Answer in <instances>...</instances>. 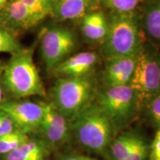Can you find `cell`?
<instances>
[{
  "mask_svg": "<svg viewBox=\"0 0 160 160\" xmlns=\"http://www.w3.org/2000/svg\"><path fill=\"white\" fill-rule=\"evenodd\" d=\"M33 47L12 55L1 75L2 86L15 99L46 97V91L33 61Z\"/></svg>",
  "mask_w": 160,
  "mask_h": 160,
  "instance_id": "obj_1",
  "label": "cell"
},
{
  "mask_svg": "<svg viewBox=\"0 0 160 160\" xmlns=\"http://www.w3.org/2000/svg\"><path fill=\"white\" fill-rule=\"evenodd\" d=\"M97 82L91 76L79 78L58 77L52 87L51 102L70 122L95 102Z\"/></svg>",
  "mask_w": 160,
  "mask_h": 160,
  "instance_id": "obj_2",
  "label": "cell"
},
{
  "mask_svg": "<svg viewBox=\"0 0 160 160\" xmlns=\"http://www.w3.org/2000/svg\"><path fill=\"white\" fill-rule=\"evenodd\" d=\"M71 128L84 148L101 155L109 149L117 131L95 102L71 122Z\"/></svg>",
  "mask_w": 160,
  "mask_h": 160,
  "instance_id": "obj_3",
  "label": "cell"
},
{
  "mask_svg": "<svg viewBox=\"0 0 160 160\" xmlns=\"http://www.w3.org/2000/svg\"><path fill=\"white\" fill-rule=\"evenodd\" d=\"M108 19V31L101 48L105 59L137 56L144 42L136 13L111 12Z\"/></svg>",
  "mask_w": 160,
  "mask_h": 160,
  "instance_id": "obj_4",
  "label": "cell"
},
{
  "mask_svg": "<svg viewBox=\"0 0 160 160\" xmlns=\"http://www.w3.org/2000/svg\"><path fill=\"white\" fill-rule=\"evenodd\" d=\"M130 86L139 111L148 102L160 93V53L151 43L143 42Z\"/></svg>",
  "mask_w": 160,
  "mask_h": 160,
  "instance_id": "obj_5",
  "label": "cell"
},
{
  "mask_svg": "<svg viewBox=\"0 0 160 160\" xmlns=\"http://www.w3.org/2000/svg\"><path fill=\"white\" fill-rule=\"evenodd\" d=\"M95 102L110 118L117 130L131 123L139 111L130 85L102 87L98 90Z\"/></svg>",
  "mask_w": 160,
  "mask_h": 160,
  "instance_id": "obj_6",
  "label": "cell"
},
{
  "mask_svg": "<svg viewBox=\"0 0 160 160\" xmlns=\"http://www.w3.org/2000/svg\"><path fill=\"white\" fill-rule=\"evenodd\" d=\"M56 0H9L0 11L2 27L26 31L51 15Z\"/></svg>",
  "mask_w": 160,
  "mask_h": 160,
  "instance_id": "obj_7",
  "label": "cell"
},
{
  "mask_svg": "<svg viewBox=\"0 0 160 160\" xmlns=\"http://www.w3.org/2000/svg\"><path fill=\"white\" fill-rule=\"evenodd\" d=\"M78 45L77 34L65 26L57 25L44 32L40 40L42 59L49 71L71 56Z\"/></svg>",
  "mask_w": 160,
  "mask_h": 160,
  "instance_id": "obj_8",
  "label": "cell"
},
{
  "mask_svg": "<svg viewBox=\"0 0 160 160\" xmlns=\"http://www.w3.org/2000/svg\"><path fill=\"white\" fill-rule=\"evenodd\" d=\"M0 111L8 115L16 128L20 131L28 134L39 131L43 117L42 102L29 100L4 101L0 105Z\"/></svg>",
  "mask_w": 160,
  "mask_h": 160,
  "instance_id": "obj_9",
  "label": "cell"
},
{
  "mask_svg": "<svg viewBox=\"0 0 160 160\" xmlns=\"http://www.w3.org/2000/svg\"><path fill=\"white\" fill-rule=\"evenodd\" d=\"M43 117L39 131L48 144L61 145L69 139L71 122L59 113L51 102H42Z\"/></svg>",
  "mask_w": 160,
  "mask_h": 160,
  "instance_id": "obj_10",
  "label": "cell"
},
{
  "mask_svg": "<svg viewBox=\"0 0 160 160\" xmlns=\"http://www.w3.org/2000/svg\"><path fill=\"white\" fill-rule=\"evenodd\" d=\"M137 57V55L105 59L102 76L103 87L130 85L135 70Z\"/></svg>",
  "mask_w": 160,
  "mask_h": 160,
  "instance_id": "obj_11",
  "label": "cell"
},
{
  "mask_svg": "<svg viewBox=\"0 0 160 160\" xmlns=\"http://www.w3.org/2000/svg\"><path fill=\"white\" fill-rule=\"evenodd\" d=\"M99 61V55L95 52H81L70 56L58 65L53 71L58 77L62 78L88 77L91 76Z\"/></svg>",
  "mask_w": 160,
  "mask_h": 160,
  "instance_id": "obj_12",
  "label": "cell"
},
{
  "mask_svg": "<svg viewBox=\"0 0 160 160\" xmlns=\"http://www.w3.org/2000/svg\"><path fill=\"white\" fill-rule=\"evenodd\" d=\"M97 2L98 0H56L51 15L60 21H81L86 14L95 11Z\"/></svg>",
  "mask_w": 160,
  "mask_h": 160,
  "instance_id": "obj_13",
  "label": "cell"
},
{
  "mask_svg": "<svg viewBox=\"0 0 160 160\" xmlns=\"http://www.w3.org/2000/svg\"><path fill=\"white\" fill-rule=\"evenodd\" d=\"M81 31L91 43L102 45L108 31V19L102 11H93L81 19Z\"/></svg>",
  "mask_w": 160,
  "mask_h": 160,
  "instance_id": "obj_14",
  "label": "cell"
},
{
  "mask_svg": "<svg viewBox=\"0 0 160 160\" xmlns=\"http://www.w3.org/2000/svg\"><path fill=\"white\" fill-rule=\"evenodd\" d=\"M48 153L47 142L29 139L18 148L4 155L3 160H45Z\"/></svg>",
  "mask_w": 160,
  "mask_h": 160,
  "instance_id": "obj_15",
  "label": "cell"
},
{
  "mask_svg": "<svg viewBox=\"0 0 160 160\" xmlns=\"http://www.w3.org/2000/svg\"><path fill=\"white\" fill-rule=\"evenodd\" d=\"M145 34L153 42L160 43V0L146 10L142 19Z\"/></svg>",
  "mask_w": 160,
  "mask_h": 160,
  "instance_id": "obj_16",
  "label": "cell"
},
{
  "mask_svg": "<svg viewBox=\"0 0 160 160\" xmlns=\"http://www.w3.org/2000/svg\"><path fill=\"white\" fill-rule=\"evenodd\" d=\"M139 135L133 132H125L114 138L109 147L110 155L113 160H125L131 151Z\"/></svg>",
  "mask_w": 160,
  "mask_h": 160,
  "instance_id": "obj_17",
  "label": "cell"
},
{
  "mask_svg": "<svg viewBox=\"0 0 160 160\" xmlns=\"http://www.w3.org/2000/svg\"><path fill=\"white\" fill-rule=\"evenodd\" d=\"M30 139L28 134L19 129L0 137V154L6 155L14 151Z\"/></svg>",
  "mask_w": 160,
  "mask_h": 160,
  "instance_id": "obj_18",
  "label": "cell"
},
{
  "mask_svg": "<svg viewBox=\"0 0 160 160\" xmlns=\"http://www.w3.org/2000/svg\"><path fill=\"white\" fill-rule=\"evenodd\" d=\"M25 48L11 31L0 27V53L13 55Z\"/></svg>",
  "mask_w": 160,
  "mask_h": 160,
  "instance_id": "obj_19",
  "label": "cell"
},
{
  "mask_svg": "<svg viewBox=\"0 0 160 160\" xmlns=\"http://www.w3.org/2000/svg\"><path fill=\"white\" fill-rule=\"evenodd\" d=\"M145 0H98L105 8L114 13L134 12L139 4Z\"/></svg>",
  "mask_w": 160,
  "mask_h": 160,
  "instance_id": "obj_20",
  "label": "cell"
},
{
  "mask_svg": "<svg viewBox=\"0 0 160 160\" xmlns=\"http://www.w3.org/2000/svg\"><path fill=\"white\" fill-rule=\"evenodd\" d=\"M145 119L150 125L156 128H160V93L148 102L142 108Z\"/></svg>",
  "mask_w": 160,
  "mask_h": 160,
  "instance_id": "obj_21",
  "label": "cell"
},
{
  "mask_svg": "<svg viewBox=\"0 0 160 160\" xmlns=\"http://www.w3.org/2000/svg\"><path fill=\"white\" fill-rule=\"evenodd\" d=\"M148 145L143 138L139 136L125 160H148Z\"/></svg>",
  "mask_w": 160,
  "mask_h": 160,
  "instance_id": "obj_22",
  "label": "cell"
},
{
  "mask_svg": "<svg viewBox=\"0 0 160 160\" xmlns=\"http://www.w3.org/2000/svg\"><path fill=\"white\" fill-rule=\"evenodd\" d=\"M16 126L8 115L0 111V137L14 131Z\"/></svg>",
  "mask_w": 160,
  "mask_h": 160,
  "instance_id": "obj_23",
  "label": "cell"
},
{
  "mask_svg": "<svg viewBox=\"0 0 160 160\" xmlns=\"http://www.w3.org/2000/svg\"><path fill=\"white\" fill-rule=\"evenodd\" d=\"M148 160H160V128L157 129L151 147H149Z\"/></svg>",
  "mask_w": 160,
  "mask_h": 160,
  "instance_id": "obj_24",
  "label": "cell"
},
{
  "mask_svg": "<svg viewBox=\"0 0 160 160\" xmlns=\"http://www.w3.org/2000/svg\"><path fill=\"white\" fill-rule=\"evenodd\" d=\"M62 160H97L90 157L83 155H78V154H69L66 155L62 158Z\"/></svg>",
  "mask_w": 160,
  "mask_h": 160,
  "instance_id": "obj_25",
  "label": "cell"
},
{
  "mask_svg": "<svg viewBox=\"0 0 160 160\" xmlns=\"http://www.w3.org/2000/svg\"><path fill=\"white\" fill-rule=\"evenodd\" d=\"M4 101H5V100H4L3 99V86L1 81V75H0V105H1Z\"/></svg>",
  "mask_w": 160,
  "mask_h": 160,
  "instance_id": "obj_26",
  "label": "cell"
},
{
  "mask_svg": "<svg viewBox=\"0 0 160 160\" xmlns=\"http://www.w3.org/2000/svg\"><path fill=\"white\" fill-rule=\"evenodd\" d=\"M8 1L9 0H0V11L4 8V7L8 2Z\"/></svg>",
  "mask_w": 160,
  "mask_h": 160,
  "instance_id": "obj_27",
  "label": "cell"
},
{
  "mask_svg": "<svg viewBox=\"0 0 160 160\" xmlns=\"http://www.w3.org/2000/svg\"><path fill=\"white\" fill-rule=\"evenodd\" d=\"M5 65H3L2 64V62L0 60V75H2V71L4 70V68H5Z\"/></svg>",
  "mask_w": 160,
  "mask_h": 160,
  "instance_id": "obj_28",
  "label": "cell"
}]
</instances>
